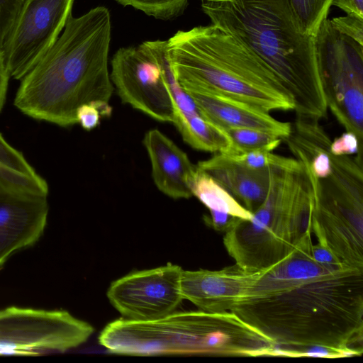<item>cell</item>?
<instances>
[{"label":"cell","instance_id":"d6986e66","mask_svg":"<svg viewBox=\"0 0 363 363\" xmlns=\"http://www.w3.org/2000/svg\"><path fill=\"white\" fill-rule=\"evenodd\" d=\"M191 189L208 210L223 212L245 220H251L253 213L238 202L210 175L196 166Z\"/></svg>","mask_w":363,"mask_h":363},{"label":"cell","instance_id":"30bf717a","mask_svg":"<svg viewBox=\"0 0 363 363\" xmlns=\"http://www.w3.org/2000/svg\"><path fill=\"white\" fill-rule=\"evenodd\" d=\"M74 0H23L1 50L11 77L21 80L57 40Z\"/></svg>","mask_w":363,"mask_h":363},{"label":"cell","instance_id":"4316f807","mask_svg":"<svg viewBox=\"0 0 363 363\" xmlns=\"http://www.w3.org/2000/svg\"><path fill=\"white\" fill-rule=\"evenodd\" d=\"M330 152L336 156L357 154V157L362 160V147L357 136L347 131L331 141Z\"/></svg>","mask_w":363,"mask_h":363},{"label":"cell","instance_id":"ac0fdd59","mask_svg":"<svg viewBox=\"0 0 363 363\" xmlns=\"http://www.w3.org/2000/svg\"><path fill=\"white\" fill-rule=\"evenodd\" d=\"M173 123L184 141L194 149L223 153L231 147V140L227 133L204 118L200 112H186L176 105Z\"/></svg>","mask_w":363,"mask_h":363},{"label":"cell","instance_id":"f1b7e54d","mask_svg":"<svg viewBox=\"0 0 363 363\" xmlns=\"http://www.w3.org/2000/svg\"><path fill=\"white\" fill-rule=\"evenodd\" d=\"M311 256L315 262L324 265L332 267L345 266L340 262L326 245L319 242L312 245Z\"/></svg>","mask_w":363,"mask_h":363},{"label":"cell","instance_id":"9a60e30c","mask_svg":"<svg viewBox=\"0 0 363 363\" xmlns=\"http://www.w3.org/2000/svg\"><path fill=\"white\" fill-rule=\"evenodd\" d=\"M153 181L158 189L172 199H189L196 171L187 155L157 129L147 131L143 139Z\"/></svg>","mask_w":363,"mask_h":363},{"label":"cell","instance_id":"484cf974","mask_svg":"<svg viewBox=\"0 0 363 363\" xmlns=\"http://www.w3.org/2000/svg\"><path fill=\"white\" fill-rule=\"evenodd\" d=\"M23 0H0V48L10 33Z\"/></svg>","mask_w":363,"mask_h":363},{"label":"cell","instance_id":"ffe728a7","mask_svg":"<svg viewBox=\"0 0 363 363\" xmlns=\"http://www.w3.org/2000/svg\"><path fill=\"white\" fill-rule=\"evenodd\" d=\"M231 140V147L223 153L252 151L272 152L281 143V138L262 130L252 128H230L224 130Z\"/></svg>","mask_w":363,"mask_h":363},{"label":"cell","instance_id":"5bb4252c","mask_svg":"<svg viewBox=\"0 0 363 363\" xmlns=\"http://www.w3.org/2000/svg\"><path fill=\"white\" fill-rule=\"evenodd\" d=\"M331 157L332 172L318 179L304 167L315 197L328 208L356 227H363L362 160L350 155Z\"/></svg>","mask_w":363,"mask_h":363},{"label":"cell","instance_id":"52a82bcc","mask_svg":"<svg viewBox=\"0 0 363 363\" xmlns=\"http://www.w3.org/2000/svg\"><path fill=\"white\" fill-rule=\"evenodd\" d=\"M315 45L328 109L363 148V45L335 30L328 18Z\"/></svg>","mask_w":363,"mask_h":363},{"label":"cell","instance_id":"2e32d148","mask_svg":"<svg viewBox=\"0 0 363 363\" xmlns=\"http://www.w3.org/2000/svg\"><path fill=\"white\" fill-rule=\"evenodd\" d=\"M188 94L201 115L223 130L252 128L270 133L284 140L291 134L290 123L277 120L269 112L242 101L220 94Z\"/></svg>","mask_w":363,"mask_h":363},{"label":"cell","instance_id":"83f0119b","mask_svg":"<svg viewBox=\"0 0 363 363\" xmlns=\"http://www.w3.org/2000/svg\"><path fill=\"white\" fill-rule=\"evenodd\" d=\"M209 216H204V221L206 225L218 232L226 233L241 220L223 212L209 210Z\"/></svg>","mask_w":363,"mask_h":363},{"label":"cell","instance_id":"f546056e","mask_svg":"<svg viewBox=\"0 0 363 363\" xmlns=\"http://www.w3.org/2000/svg\"><path fill=\"white\" fill-rule=\"evenodd\" d=\"M10 75L6 65L4 52L0 48V112L1 111L6 98Z\"/></svg>","mask_w":363,"mask_h":363},{"label":"cell","instance_id":"4dcf8cb0","mask_svg":"<svg viewBox=\"0 0 363 363\" xmlns=\"http://www.w3.org/2000/svg\"><path fill=\"white\" fill-rule=\"evenodd\" d=\"M332 5L338 7L347 14L363 18V0H332Z\"/></svg>","mask_w":363,"mask_h":363},{"label":"cell","instance_id":"7c38bea8","mask_svg":"<svg viewBox=\"0 0 363 363\" xmlns=\"http://www.w3.org/2000/svg\"><path fill=\"white\" fill-rule=\"evenodd\" d=\"M48 211L47 196L0 188V269L13 255L40 240Z\"/></svg>","mask_w":363,"mask_h":363},{"label":"cell","instance_id":"3957f363","mask_svg":"<svg viewBox=\"0 0 363 363\" xmlns=\"http://www.w3.org/2000/svg\"><path fill=\"white\" fill-rule=\"evenodd\" d=\"M201 9L211 25L271 68L291 95L297 118L327 116L315 38L301 31L289 0H205Z\"/></svg>","mask_w":363,"mask_h":363},{"label":"cell","instance_id":"8fae6325","mask_svg":"<svg viewBox=\"0 0 363 363\" xmlns=\"http://www.w3.org/2000/svg\"><path fill=\"white\" fill-rule=\"evenodd\" d=\"M181 267L167 264L131 272L111 283L107 297L124 317L150 320L173 311L182 301Z\"/></svg>","mask_w":363,"mask_h":363},{"label":"cell","instance_id":"8992f818","mask_svg":"<svg viewBox=\"0 0 363 363\" xmlns=\"http://www.w3.org/2000/svg\"><path fill=\"white\" fill-rule=\"evenodd\" d=\"M313 193L299 162L291 167H270L268 192L252 213L223 237L224 246L237 265L247 272L267 269L312 242Z\"/></svg>","mask_w":363,"mask_h":363},{"label":"cell","instance_id":"44dd1931","mask_svg":"<svg viewBox=\"0 0 363 363\" xmlns=\"http://www.w3.org/2000/svg\"><path fill=\"white\" fill-rule=\"evenodd\" d=\"M301 31L315 37L320 26L328 18L332 0H289Z\"/></svg>","mask_w":363,"mask_h":363},{"label":"cell","instance_id":"603a6c76","mask_svg":"<svg viewBox=\"0 0 363 363\" xmlns=\"http://www.w3.org/2000/svg\"><path fill=\"white\" fill-rule=\"evenodd\" d=\"M228 159L251 169H264L274 167H291L299 162L291 157L275 155L269 151L222 153Z\"/></svg>","mask_w":363,"mask_h":363},{"label":"cell","instance_id":"1f68e13d","mask_svg":"<svg viewBox=\"0 0 363 363\" xmlns=\"http://www.w3.org/2000/svg\"><path fill=\"white\" fill-rule=\"evenodd\" d=\"M201 1H205V0H201Z\"/></svg>","mask_w":363,"mask_h":363},{"label":"cell","instance_id":"7a4b0ae2","mask_svg":"<svg viewBox=\"0 0 363 363\" xmlns=\"http://www.w3.org/2000/svg\"><path fill=\"white\" fill-rule=\"evenodd\" d=\"M111 33L106 7L71 15L53 45L20 80L14 106L34 119L68 127L77 123L82 105L109 103L114 89L108 69Z\"/></svg>","mask_w":363,"mask_h":363},{"label":"cell","instance_id":"6da1fadb","mask_svg":"<svg viewBox=\"0 0 363 363\" xmlns=\"http://www.w3.org/2000/svg\"><path fill=\"white\" fill-rule=\"evenodd\" d=\"M312 245L264 270L230 311L278 347L363 351V271L318 263Z\"/></svg>","mask_w":363,"mask_h":363},{"label":"cell","instance_id":"4fadbf2b","mask_svg":"<svg viewBox=\"0 0 363 363\" xmlns=\"http://www.w3.org/2000/svg\"><path fill=\"white\" fill-rule=\"evenodd\" d=\"M264 270L247 272L236 264L218 270H183L181 277L182 296L202 311H228L247 293Z\"/></svg>","mask_w":363,"mask_h":363},{"label":"cell","instance_id":"d4e9b609","mask_svg":"<svg viewBox=\"0 0 363 363\" xmlns=\"http://www.w3.org/2000/svg\"><path fill=\"white\" fill-rule=\"evenodd\" d=\"M330 21L337 32L363 45V18L347 14L330 19Z\"/></svg>","mask_w":363,"mask_h":363},{"label":"cell","instance_id":"7402d4cb","mask_svg":"<svg viewBox=\"0 0 363 363\" xmlns=\"http://www.w3.org/2000/svg\"><path fill=\"white\" fill-rule=\"evenodd\" d=\"M126 6H130L155 18L169 20L180 16L189 0H114Z\"/></svg>","mask_w":363,"mask_h":363},{"label":"cell","instance_id":"5b68a950","mask_svg":"<svg viewBox=\"0 0 363 363\" xmlns=\"http://www.w3.org/2000/svg\"><path fill=\"white\" fill-rule=\"evenodd\" d=\"M99 342L112 354L133 356L276 357L277 345L232 311H173L150 320L119 318Z\"/></svg>","mask_w":363,"mask_h":363},{"label":"cell","instance_id":"cb8c5ba5","mask_svg":"<svg viewBox=\"0 0 363 363\" xmlns=\"http://www.w3.org/2000/svg\"><path fill=\"white\" fill-rule=\"evenodd\" d=\"M112 107L109 103L92 102L79 106L76 113L77 123L86 130H91L100 124L101 117H109Z\"/></svg>","mask_w":363,"mask_h":363},{"label":"cell","instance_id":"277c9868","mask_svg":"<svg viewBox=\"0 0 363 363\" xmlns=\"http://www.w3.org/2000/svg\"><path fill=\"white\" fill-rule=\"evenodd\" d=\"M174 77L188 94H220L269 112L294 109L281 80L256 54L213 25L179 30L167 40Z\"/></svg>","mask_w":363,"mask_h":363},{"label":"cell","instance_id":"ba28073f","mask_svg":"<svg viewBox=\"0 0 363 363\" xmlns=\"http://www.w3.org/2000/svg\"><path fill=\"white\" fill-rule=\"evenodd\" d=\"M93 332L92 325L66 310L10 306L0 309V355L65 352Z\"/></svg>","mask_w":363,"mask_h":363},{"label":"cell","instance_id":"e0dca14e","mask_svg":"<svg viewBox=\"0 0 363 363\" xmlns=\"http://www.w3.org/2000/svg\"><path fill=\"white\" fill-rule=\"evenodd\" d=\"M196 166L252 213L267 196L270 167L251 169L228 159L222 153H216L208 160L200 161Z\"/></svg>","mask_w":363,"mask_h":363},{"label":"cell","instance_id":"9c48e42d","mask_svg":"<svg viewBox=\"0 0 363 363\" xmlns=\"http://www.w3.org/2000/svg\"><path fill=\"white\" fill-rule=\"evenodd\" d=\"M110 77L123 104L159 121L174 123L176 103L157 40L118 49L111 60Z\"/></svg>","mask_w":363,"mask_h":363}]
</instances>
